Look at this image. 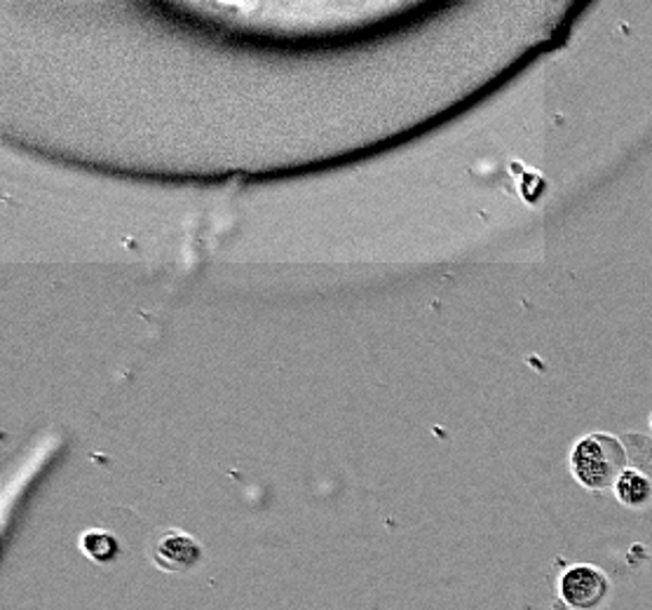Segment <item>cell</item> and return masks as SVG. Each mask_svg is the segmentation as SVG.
Listing matches in <instances>:
<instances>
[{
  "mask_svg": "<svg viewBox=\"0 0 652 610\" xmlns=\"http://www.w3.org/2000/svg\"><path fill=\"white\" fill-rule=\"evenodd\" d=\"M627 465L629 451L625 439L607 433H594L580 439L570 453L573 477L587 490L613 488Z\"/></svg>",
  "mask_w": 652,
  "mask_h": 610,
  "instance_id": "1",
  "label": "cell"
},
{
  "mask_svg": "<svg viewBox=\"0 0 652 610\" xmlns=\"http://www.w3.org/2000/svg\"><path fill=\"white\" fill-rule=\"evenodd\" d=\"M556 597L568 610H605L613 583L594 563H568L556 577Z\"/></svg>",
  "mask_w": 652,
  "mask_h": 610,
  "instance_id": "2",
  "label": "cell"
},
{
  "mask_svg": "<svg viewBox=\"0 0 652 610\" xmlns=\"http://www.w3.org/2000/svg\"><path fill=\"white\" fill-rule=\"evenodd\" d=\"M151 559L155 567L165 573H188L200 563L202 547L184 531H167L162 533L151 549Z\"/></svg>",
  "mask_w": 652,
  "mask_h": 610,
  "instance_id": "3",
  "label": "cell"
},
{
  "mask_svg": "<svg viewBox=\"0 0 652 610\" xmlns=\"http://www.w3.org/2000/svg\"><path fill=\"white\" fill-rule=\"evenodd\" d=\"M613 494L619 505L629 510H643L652 502V472L645 468L629 463L627 470L619 474L613 486Z\"/></svg>",
  "mask_w": 652,
  "mask_h": 610,
  "instance_id": "4",
  "label": "cell"
},
{
  "mask_svg": "<svg viewBox=\"0 0 652 610\" xmlns=\"http://www.w3.org/2000/svg\"><path fill=\"white\" fill-rule=\"evenodd\" d=\"M80 549L83 555L95 563H111L117 557V552H121V545H117L113 533L90 528L80 535Z\"/></svg>",
  "mask_w": 652,
  "mask_h": 610,
  "instance_id": "5",
  "label": "cell"
},
{
  "mask_svg": "<svg viewBox=\"0 0 652 610\" xmlns=\"http://www.w3.org/2000/svg\"><path fill=\"white\" fill-rule=\"evenodd\" d=\"M650 425H652V421H650Z\"/></svg>",
  "mask_w": 652,
  "mask_h": 610,
  "instance_id": "6",
  "label": "cell"
}]
</instances>
